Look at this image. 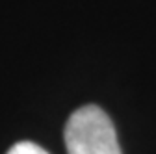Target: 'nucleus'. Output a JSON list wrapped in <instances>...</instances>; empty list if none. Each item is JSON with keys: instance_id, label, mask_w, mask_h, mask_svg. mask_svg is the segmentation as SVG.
<instances>
[{"instance_id": "obj_1", "label": "nucleus", "mask_w": 156, "mask_h": 154, "mask_svg": "<svg viewBox=\"0 0 156 154\" xmlns=\"http://www.w3.org/2000/svg\"><path fill=\"white\" fill-rule=\"evenodd\" d=\"M67 154H123L112 119L99 106L78 108L63 132Z\"/></svg>"}, {"instance_id": "obj_2", "label": "nucleus", "mask_w": 156, "mask_h": 154, "mask_svg": "<svg viewBox=\"0 0 156 154\" xmlns=\"http://www.w3.org/2000/svg\"><path fill=\"white\" fill-rule=\"evenodd\" d=\"M8 154H48V152L32 141H21V143H15L8 150Z\"/></svg>"}]
</instances>
